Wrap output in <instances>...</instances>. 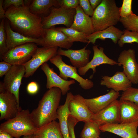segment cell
I'll use <instances>...</instances> for the list:
<instances>
[{
	"mask_svg": "<svg viewBox=\"0 0 138 138\" xmlns=\"http://www.w3.org/2000/svg\"><path fill=\"white\" fill-rule=\"evenodd\" d=\"M53 7H60L58 0H32L28 6L31 13L40 16L50 11Z\"/></svg>",
	"mask_w": 138,
	"mask_h": 138,
	"instance_id": "27",
	"label": "cell"
},
{
	"mask_svg": "<svg viewBox=\"0 0 138 138\" xmlns=\"http://www.w3.org/2000/svg\"><path fill=\"white\" fill-rule=\"evenodd\" d=\"M132 0H123L121 7H120L121 18H125L133 13L132 10Z\"/></svg>",
	"mask_w": 138,
	"mask_h": 138,
	"instance_id": "34",
	"label": "cell"
},
{
	"mask_svg": "<svg viewBox=\"0 0 138 138\" xmlns=\"http://www.w3.org/2000/svg\"><path fill=\"white\" fill-rule=\"evenodd\" d=\"M28 109L21 110L16 117L0 125V131L6 132L14 138L33 135L37 130Z\"/></svg>",
	"mask_w": 138,
	"mask_h": 138,
	"instance_id": "4",
	"label": "cell"
},
{
	"mask_svg": "<svg viewBox=\"0 0 138 138\" xmlns=\"http://www.w3.org/2000/svg\"><path fill=\"white\" fill-rule=\"evenodd\" d=\"M84 98L80 94L74 95L70 101L68 106L70 115L78 121L85 123L92 120L93 113L84 101Z\"/></svg>",
	"mask_w": 138,
	"mask_h": 138,
	"instance_id": "14",
	"label": "cell"
},
{
	"mask_svg": "<svg viewBox=\"0 0 138 138\" xmlns=\"http://www.w3.org/2000/svg\"><path fill=\"white\" fill-rule=\"evenodd\" d=\"M4 28L7 36V44L9 49L16 46L29 43H34L40 46L42 45L43 38L29 37L14 31L7 19H4Z\"/></svg>",
	"mask_w": 138,
	"mask_h": 138,
	"instance_id": "19",
	"label": "cell"
},
{
	"mask_svg": "<svg viewBox=\"0 0 138 138\" xmlns=\"http://www.w3.org/2000/svg\"><path fill=\"white\" fill-rule=\"evenodd\" d=\"M25 73L23 65H13L5 75L3 82L0 83V91H6L14 95L19 106V89Z\"/></svg>",
	"mask_w": 138,
	"mask_h": 138,
	"instance_id": "6",
	"label": "cell"
},
{
	"mask_svg": "<svg viewBox=\"0 0 138 138\" xmlns=\"http://www.w3.org/2000/svg\"><path fill=\"white\" fill-rule=\"evenodd\" d=\"M41 69L47 78L46 87L48 89L53 87L60 89L62 94L65 95L70 89V85L75 84V80H65L60 77L54 71L53 68H50L46 62L41 66Z\"/></svg>",
	"mask_w": 138,
	"mask_h": 138,
	"instance_id": "15",
	"label": "cell"
},
{
	"mask_svg": "<svg viewBox=\"0 0 138 138\" xmlns=\"http://www.w3.org/2000/svg\"><path fill=\"white\" fill-rule=\"evenodd\" d=\"M25 6L24 1L23 0H4L3 3V7L5 10L12 6L19 7Z\"/></svg>",
	"mask_w": 138,
	"mask_h": 138,
	"instance_id": "37",
	"label": "cell"
},
{
	"mask_svg": "<svg viewBox=\"0 0 138 138\" xmlns=\"http://www.w3.org/2000/svg\"><path fill=\"white\" fill-rule=\"evenodd\" d=\"M22 138H34V137L33 134L31 135L24 136Z\"/></svg>",
	"mask_w": 138,
	"mask_h": 138,
	"instance_id": "44",
	"label": "cell"
},
{
	"mask_svg": "<svg viewBox=\"0 0 138 138\" xmlns=\"http://www.w3.org/2000/svg\"><path fill=\"white\" fill-rule=\"evenodd\" d=\"M78 122L75 118L69 115L68 119V124L70 138H76L74 129Z\"/></svg>",
	"mask_w": 138,
	"mask_h": 138,
	"instance_id": "38",
	"label": "cell"
},
{
	"mask_svg": "<svg viewBox=\"0 0 138 138\" xmlns=\"http://www.w3.org/2000/svg\"><path fill=\"white\" fill-rule=\"evenodd\" d=\"M3 1L0 0V19L1 20L5 18L6 13V10L4 9L3 6Z\"/></svg>",
	"mask_w": 138,
	"mask_h": 138,
	"instance_id": "42",
	"label": "cell"
},
{
	"mask_svg": "<svg viewBox=\"0 0 138 138\" xmlns=\"http://www.w3.org/2000/svg\"><path fill=\"white\" fill-rule=\"evenodd\" d=\"M49 61L57 68L60 73L59 75L63 79L67 80L68 78H72L78 82L81 87L84 90L90 89L94 86L92 80L83 78L77 73V68L66 64L61 56L57 55Z\"/></svg>",
	"mask_w": 138,
	"mask_h": 138,
	"instance_id": "7",
	"label": "cell"
},
{
	"mask_svg": "<svg viewBox=\"0 0 138 138\" xmlns=\"http://www.w3.org/2000/svg\"><path fill=\"white\" fill-rule=\"evenodd\" d=\"M39 89V86L38 83L34 81H32L27 85L26 90L27 92L30 94H34L37 93Z\"/></svg>",
	"mask_w": 138,
	"mask_h": 138,
	"instance_id": "40",
	"label": "cell"
},
{
	"mask_svg": "<svg viewBox=\"0 0 138 138\" xmlns=\"http://www.w3.org/2000/svg\"><path fill=\"white\" fill-rule=\"evenodd\" d=\"M12 135L8 133L0 131V138H13Z\"/></svg>",
	"mask_w": 138,
	"mask_h": 138,
	"instance_id": "43",
	"label": "cell"
},
{
	"mask_svg": "<svg viewBox=\"0 0 138 138\" xmlns=\"http://www.w3.org/2000/svg\"><path fill=\"white\" fill-rule=\"evenodd\" d=\"M119 100H115L97 113L93 114L92 120L100 126L119 123Z\"/></svg>",
	"mask_w": 138,
	"mask_h": 138,
	"instance_id": "13",
	"label": "cell"
},
{
	"mask_svg": "<svg viewBox=\"0 0 138 138\" xmlns=\"http://www.w3.org/2000/svg\"><path fill=\"white\" fill-rule=\"evenodd\" d=\"M70 28L88 36L94 32L91 17L85 14L79 5Z\"/></svg>",
	"mask_w": 138,
	"mask_h": 138,
	"instance_id": "22",
	"label": "cell"
},
{
	"mask_svg": "<svg viewBox=\"0 0 138 138\" xmlns=\"http://www.w3.org/2000/svg\"><path fill=\"white\" fill-rule=\"evenodd\" d=\"M118 40L117 43L119 47H122L126 43L138 44V32L125 29Z\"/></svg>",
	"mask_w": 138,
	"mask_h": 138,
	"instance_id": "31",
	"label": "cell"
},
{
	"mask_svg": "<svg viewBox=\"0 0 138 138\" xmlns=\"http://www.w3.org/2000/svg\"><path fill=\"white\" fill-rule=\"evenodd\" d=\"M74 95L71 92H68L65 103L59 106L57 111V118L59 120L60 129L64 138H70L68 119L70 113L69 110L70 102Z\"/></svg>",
	"mask_w": 138,
	"mask_h": 138,
	"instance_id": "24",
	"label": "cell"
},
{
	"mask_svg": "<svg viewBox=\"0 0 138 138\" xmlns=\"http://www.w3.org/2000/svg\"><path fill=\"white\" fill-rule=\"evenodd\" d=\"M102 0H89L90 3L94 10L101 3Z\"/></svg>",
	"mask_w": 138,
	"mask_h": 138,
	"instance_id": "41",
	"label": "cell"
},
{
	"mask_svg": "<svg viewBox=\"0 0 138 138\" xmlns=\"http://www.w3.org/2000/svg\"><path fill=\"white\" fill-rule=\"evenodd\" d=\"M56 28L65 34L72 42H79L88 43L89 41L86 38L87 35L70 27H59Z\"/></svg>",
	"mask_w": 138,
	"mask_h": 138,
	"instance_id": "29",
	"label": "cell"
},
{
	"mask_svg": "<svg viewBox=\"0 0 138 138\" xmlns=\"http://www.w3.org/2000/svg\"><path fill=\"white\" fill-rule=\"evenodd\" d=\"M119 123H131L138 121V105L133 102L120 98Z\"/></svg>",
	"mask_w": 138,
	"mask_h": 138,
	"instance_id": "23",
	"label": "cell"
},
{
	"mask_svg": "<svg viewBox=\"0 0 138 138\" xmlns=\"http://www.w3.org/2000/svg\"><path fill=\"white\" fill-rule=\"evenodd\" d=\"M120 96L119 92L112 89L106 94L92 98H84V101L91 112L95 114L117 100Z\"/></svg>",
	"mask_w": 138,
	"mask_h": 138,
	"instance_id": "21",
	"label": "cell"
},
{
	"mask_svg": "<svg viewBox=\"0 0 138 138\" xmlns=\"http://www.w3.org/2000/svg\"><path fill=\"white\" fill-rule=\"evenodd\" d=\"M101 131L99 126L92 120L85 123L80 133L81 138H91L99 137Z\"/></svg>",
	"mask_w": 138,
	"mask_h": 138,
	"instance_id": "28",
	"label": "cell"
},
{
	"mask_svg": "<svg viewBox=\"0 0 138 138\" xmlns=\"http://www.w3.org/2000/svg\"><path fill=\"white\" fill-rule=\"evenodd\" d=\"M37 45L31 42L14 47L4 54L2 61L12 65H23L31 58L38 47Z\"/></svg>",
	"mask_w": 138,
	"mask_h": 138,
	"instance_id": "8",
	"label": "cell"
},
{
	"mask_svg": "<svg viewBox=\"0 0 138 138\" xmlns=\"http://www.w3.org/2000/svg\"><path fill=\"white\" fill-rule=\"evenodd\" d=\"M138 121L130 123L108 124L99 126L102 132H108L122 138H138Z\"/></svg>",
	"mask_w": 138,
	"mask_h": 138,
	"instance_id": "17",
	"label": "cell"
},
{
	"mask_svg": "<svg viewBox=\"0 0 138 138\" xmlns=\"http://www.w3.org/2000/svg\"><path fill=\"white\" fill-rule=\"evenodd\" d=\"M93 52V57L91 60L84 67L78 69L80 75H84L89 69H92L93 74L90 77L91 78L93 74L96 72V67L102 64H108L111 65H118V63L114 60L108 57L104 52V48L100 47L98 48L97 45L92 47Z\"/></svg>",
	"mask_w": 138,
	"mask_h": 138,
	"instance_id": "16",
	"label": "cell"
},
{
	"mask_svg": "<svg viewBox=\"0 0 138 138\" xmlns=\"http://www.w3.org/2000/svg\"><path fill=\"white\" fill-rule=\"evenodd\" d=\"M123 33V31L113 26L101 31L94 32L87 36L86 38L89 41L88 44L91 43L94 44L98 39L104 40L106 39H110L116 44L117 43Z\"/></svg>",
	"mask_w": 138,
	"mask_h": 138,
	"instance_id": "25",
	"label": "cell"
},
{
	"mask_svg": "<svg viewBox=\"0 0 138 138\" xmlns=\"http://www.w3.org/2000/svg\"><path fill=\"white\" fill-rule=\"evenodd\" d=\"M60 7L67 9H75L79 5V0H58Z\"/></svg>",
	"mask_w": 138,
	"mask_h": 138,
	"instance_id": "35",
	"label": "cell"
},
{
	"mask_svg": "<svg viewBox=\"0 0 138 138\" xmlns=\"http://www.w3.org/2000/svg\"><path fill=\"white\" fill-rule=\"evenodd\" d=\"M61 91L57 87L49 89L39 101L37 107L30 113L31 117L37 129L57 118V111L61 100Z\"/></svg>",
	"mask_w": 138,
	"mask_h": 138,
	"instance_id": "2",
	"label": "cell"
},
{
	"mask_svg": "<svg viewBox=\"0 0 138 138\" xmlns=\"http://www.w3.org/2000/svg\"><path fill=\"white\" fill-rule=\"evenodd\" d=\"M22 110L14 95L6 91H0V120L14 118Z\"/></svg>",
	"mask_w": 138,
	"mask_h": 138,
	"instance_id": "11",
	"label": "cell"
},
{
	"mask_svg": "<svg viewBox=\"0 0 138 138\" xmlns=\"http://www.w3.org/2000/svg\"><path fill=\"white\" fill-rule=\"evenodd\" d=\"M101 138L100 137H95V138Z\"/></svg>",
	"mask_w": 138,
	"mask_h": 138,
	"instance_id": "45",
	"label": "cell"
},
{
	"mask_svg": "<svg viewBox=\"0 0 138 138\" xmlns=\"http://www.w3.org/2000/svg\"><path fill=\"white\" fill-rule=\"evenodd\" d=\"M135 50L132 49L124 50L118 59V65L122 66L123 71L132 83L138 84V63Z\"/></svg>",
	"mask_w": 138,
	"mask_h": 138,
	"instance_id": "10",
	"label": "cell"
},
{
	"mask_svg": "<svg viewBox=\"0 0 138 138\" xmlns=\"http://www.w3.org/2000/svg\"><path fill=\"white\" fill-rule=\"evenodd\" d=\"M120 22L126 29L138 32V16L134 13L125 18H121Z\"/></svg>",
	"mask_w": 138,
	"mask_h": 138,
	"instance_id": "30",
	"label": "cell"
},
{
	"mask_svg": "<svg viewBox=\"0 0 138 138\" xmlns=\"http://www.w3.org/2000/svg\"><path fill=\"white\" fill-rule=\"evenodd\" d=\"M76 13L75 9H68L62 7H52L49 15L42 17V24L44 29H48L56 25L62 24L66 27L72 26Z\"/></svg>",
	"mask_w": 138,
	"mask_h": 138,
	"instance_id": "5",
	"label": "cell"
},
{
	"mask_svg": "<svg viewBox=\"0 0 138 138\" xmlns=\"http://www.w3.org/2000/svg\"><path fill=\"white\" fill-rule=\"evenodd\" d=\"M100 82L101 86H105L117 92L124 91L132 87V83L123 72L117 71L111 77L102 76Z\"/></svg>",
	"mask_w": 138,
	"mask_h": 138,
	"instance_id": "20",
	"label": "cell"
},
{
	"mask_svg": "<svg viewBox=\"0 0 138 138\" xmlns=\"http://www.w3.org/2000/svg\"><path fill=\"white\" fill-rule=\"evenodd\" d=\"M34 138H64L59 122L55 120L37 129Z\"/></svg>",
	"mask_w": 138,
	"mask_h": 138,
	"instance_id": "26",
	"label": "cell"
},
{
	"mask_svg": "<svg viewBox=\"0 0 138 138\" xmlns=\"http://www.w3.org/2000/svg\"><path fill=\"white\" fill-rule=\"evenodd\" d=\"M12 65L2 61L0 62V77L5 75L11 68Z\"/></svg>",
	"mask_w": 138,
	"mask_h": 138,
	"instance_id": "39",
	"label": "cell"
},
{
	"mask_svg": "<svg viewBox=\"0 0 138 138\" xmlns=\"http://www.w3.org/2000/svg\"><path fill=\"white\" fill-rule=\"evenodd\" d=\"M120 7L114 0H102L94 10L91 19L94 32L114 26L119 21Z\"/></svg>",
	"mask_w": 138,
	"mask_h": 138,
	"instance_id": "3",
	"label": "cell"
},
{
	"mask_svg": "<svg viewBox=\"0 0 138 138\" xmlns=\"http://www.w3.org/2000/svg\"><path fill=\"white\" fill-rule=\"evenodd\" d=\"M79 5L84 12L89 16H92L94 10L92 8L89 0H79Z\"/></svg>",
	"mask_w": 138,
	"mask_h": 138,
	"instance_id": "36",
	"label": "cell"
},
{
	"mask_svg": "<svg viewBox=\"0 0 138 138\" xmlns=\"http://www.w3.org/2000/svg\"><path fill=\"white\" fill-rule=\"evenodd\" d=\"M7 36L4 28V18L2 19L0 24V60L8 51L6 43Z\"/></svg>",
	"mask_w": 138,
	"mask_h": 138,
	"instance_id": "32",
	"label": "cell"
},
{
	"mask_svg": "<svg viewBox=\"0 0 138 138\" xmlns=\"http://www.w3.org/2000/svg\"><path fill=\"white\" fill-rule=\"evenodd\" d=\"M120 98L133 102L138 105V88L131 87L122 92Z\"/></svg>",
	"mask_w": 138,
	"mask_h": 138,
	"instance_id": "33",
	"label": "cell"
},
{
	"mask_svg": "<svg viewBox=\"0 0 138 138\" xmlns=\"http://www.w3.org/2000/svg\"><path fill=\"white\" fill-rule=\"evenodd\" d=\"M44 32L42 47H59L68 49L73 44L67 36L54 27L45 29Z\"/></svg>",
	"mask_w": 138,
	"mask_h": 138,
	"instance_id": "12",
	"label": "cell"
},
{
	"mask_svg": "<svg viewBox=\"0 0 138 138\" xmlns=\"http://www.w3.org/2000/svg\"><path fill=\"white\" fill-rule=\"evenodd\" d=\"M58 47H38L31 58L23 65L25 69L24 77L32 76L43 64L57 55Z\"/></svg>",
	"mask_w": 138,
	"mask_h": 138,
	"instance_id": "9",
	"label": "cell"
},
{
	"mask_svg": "<svg viewBox=\"0 0 138 138\" xmlns=\"http://www.w3.org/2000/svg\"></svg>",
	"mask_w": 138,
	"mask_h": 138,
	"instance_id": "46",
	"label": "cell"
},
{
	"mask_svg": "<svg viewBox=\"0 0 138 138\" xmlns=\"http://www.w3.org/2000/svg\"><path fill=\"white\" fill-rule=\"evenodd\" d=\"M86 46L78 50L68 49L64 50L62 48H58L57 55L64 56L68 57L71 64L77 68L85 66L89 62L91 50L86 49Z\"/></svg>",
	"mask_w": 138,
	"mask_h": 138,
	"instance_id": "18",
	"label": "cell"
},
{
	"mask_svg": "<svg viewBox=\"0 0 138 138\" xmlns=\"http://www.w3.org/2000/svg\"><path fill=\"white\" fill-rule=\"evenodd\" d=\"M5 17L14 31L29 37L44 38L45 29L42 25V17L31 13L28 6H11L6 10Z\"/></svg>",
	"mask_w": 138,
	"mask_h": 138,
	"instance_id": "1",
	"label": "cell"
}]
</instances>
